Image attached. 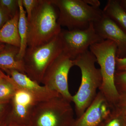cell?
<instances>
[{
  "label": "cell",
  "instance_id": "2e32d148",
  "mask_svg": "<svg viewBox=\"0 0 126 126\" xmlns=\"http://www.w3.org/2000/svg\"><path fill=\"white\" fill-rule=\"evenodd\" d=\"M18 1L19 12L18 28L20 39V45L17 58L22 60L27 48L28 21L26 12L22 4V0H18Z\"/></svg>",
  "mask_w": 126,
  "mask_h": 126
},
{
  "label": "cell",
  "instance_id": "cb8c5ba5",
  "mask_svg": "<svg viewBox=\"0 0 126 126\" xmlns=\"http://www.w3.org/2000/svg\"><path fill=\"white\" fill-rule=\"evenodd\" d=\"M11 18L0 5V30Z\"/></svg>",
  "mask_w": 126,
  "mask_h": 126
},
{
  "label": "cell",
  "instance_id": "d4e9b609",
  "mask_svg": "<svg viewBox=\"0 0 126 126\" xmlns=\"http://www.w3.org/2000/svg\"><path fill=\"white\" fill-rule=\"evenodd\" d=\"M116 70H126V58L121 59L116 57Z\"/></svg>",
  "mask_w": 126,
  "mask_h": 126
},
{
  "label": "cell",
  "instance_id": "6da1fadb",
  "mask_svg": "<svg viewBox=\"0 0 126 126\" xmlns=\"http://www.w3.org/2000/svg\"><path fill=\"white\" fill-rule=\"evenodd\" d=\"M58 9L51 0H39L28 20L27 47L45 44L58 36L61 26Z\"/></svg>",
  "mask_w": 126,
  "mask_h": 126
},
{
  "label": "cell",
  "instance_id": "7a4b0ae2",
  "mask_svg": "<svg viewBox=\"0 0 126 126\" xmlns=\"http://www.w3.org/2000/svg\"><path fill=\"white\" fill-rule=\"evenodd\" d=\"M74 65L81 70V84L77 93L72 96L77 118L85 111L96 97L97 90L101 86L102 77L100 69L95 66L96 59L88 50L73 60Z\"/></svg>",
  "mask_w": 126,
  "mask_h": 126
},
{
  "label": "cell",
  "instance_id": "7402d4cb",
  "mask_svg": "<svg viewBox=\"0 0 126 126\" xmlns=\"http://www.w3.org/2000/svg\"><path fill=\"white\" fill-rule=\"evenodd\" d=\"M39 0H22L23 7L25 9L28 21L31 18L32 12L38 4Z\"/></svg>",
  "mask_w": 126,
  "mask_h": 126
},
{
  "label": "cell",
  "instance_id": "4fadbf2b",
  "mask_svg": "<svg viewBox=\"0 0 126 126\" xmlns=\"http://www.w3.org/2000/svg\"><path fill=\"white\" fill-rule=\"evenodd\" d=\"M19 50V47L5 44L4 48L0 50V70L5 72L8 70H16L25 74L23 60H19L17 58Z\"/></svg>",
  "mask_w": 126,
  "mask_h": 126
},
{
  "label": "cell",
  "instance_id": "4dcf8cb0",
  "mask_svg": "<svg viewBox=\"0 0 126 126\" xmlns=\"http://www.w3.org/2000/svg\"><path fill=\"white\" fill-rule=\"evenodd\" d=\"M1 44H1V43H0V45Z\"/></svg>",
  "mask_w": 126,
  "mask_h": 126
},
{
  "label": "cell",
  "instance_id": "8992f818",
  "mask_svg": "<svg viewBox=\"0 0 126 126\" xmlns=\"http://www.w3.org/2000/svg\"><path fill=\"white\" fill-rule=\"evenodd\" d=\"M63 52L59 34L45 44L27 47L23 59L25 74L41 83L47 69Z\"/></svg>",
  "mask_w": 126,
  "mask_h": 126
},
{
  "label": "cell",
  "instance_id": "9c48e42d",
  "mask_svg": "<svg viewBox=\"0 0 126 126\" xmlns=\"http://www.w3.org/2000/svg\"><path fill=\"white\" fill-rule=\"evenodd\" d=\"M11 102V111L7 124L29 126L32 111L38 102L29 93L19 87Z\"/></svg>",
  "mask_w": 126,
  "mask_h": 126
},
{
  "label": "cell",
  "instance_id": "7c38bea8",
  "mask_svg": "<svg viewBox=\"0 0 126 126\" xmlns=\"http://www.w3.org/2000/svg\"><path fill=\"white\" fill-rule=\"evenodd\" d=\"M18 87L31 94L38 102L45 101L60 95L45 86L32 80L26 74L14 70L5 71Z\"/></svg>",
  "mask_w": 126,
  "mask_h": 126
},
{
  "label": "cell",
  "instance_id": "4316f807",
  "mask_svg": "<svg viewBox=\"0 0 126 126\" xmlns=\"http://www.w3.org/2000/svg\"><path fill=\"white\" fill-rule=\"evenodd\" d=\"M23 126V125H19L15 123H10L9 124H5L4 126Z\"/></svg>",
  "mask_w": 126,
  "mask_h": 126
},
{
  "label": "cell",
  "instance_id": "f1b7e54d",
  "mask_svg": "<svg viewBox=\"0 0 126 126\" xmlns=\"http://www.w3.org/2000/svg\"><path fill=\"white\" fill-rule=\"evenodd\" d=\"M5 46V44H1L0 45V50L4 48Z\"/></svg>",
  "mask_w": 126,
  "mask_h": 126
},
{
  "label": "cell",
  "instance_id": "5bb4252c",
  "mask_svg": "<svg viewBox=\"0 0 126 126\" xmlns=\"http://www.w3.org/2000/svg\"><path fill=\"white\" fill-rule=\"evenodd\" d=\"M19 15V11L0 30V43L20 48V39L18 28Z\"/></svg>",
  "mask_w": 126,
  "mask_h": 126
},
{
  "label": "cell",
  "instance_id": "ba28073f",
  "mask_svg": "<svg viewBox=\"0 0 126 126\" xmlns=\"http://www.w3.org/2000/svg\"><path fill=\"white\" fill-rule=\"evenodd\" d=\"M63 52L72 60L88 50L91 45L104 40L94 29V23L85 30H61L59 34Z\"/></svg>",
  "mask_w": 126,
  "mask_h": 126
},
{
  "label": "cell",
  "instance_id": "44dd1931",
  "mask_svg": "<svg viewBox=\"0 0 126 126\" xmlns=\"http://www.w3.org/2000/svg\"><path fill=\"white\" fill-rule=\"evenodd\" d=\"M119 96L115 108L126 116V89L118 90Z\"/></svg>",
  "mask_w": 126,
  "mask_h": 126
},
{
  "label": "cell",
  "instance_id": "d6986e66",
  "mask_svg": "<svg viewBox=\"0 0 126 126\" xmlns=\"http://www.w3.org/2000/svg\"><path fill=\"white\" fill-rule=\"evenodd\" d=\"M18 0H0V5L10 16L13 18L19 11Z\"/></svg>",
  "mask_w": 126,
  "mask_h": 126
},
{
  "label": "cell",
  "instance_id": "5b68a950",
  "mask_svg": "<svg viewBox=\"0 0 126 126\" xmlns=\"http://www.w3.org/2000/svg\"><path fill=\"white\" fill-rule=\"evenodd\" d=\"M71 102L61 95L36 104L29 126H72L74 112Z\"/></svg>",
  "mask_w": 126,
  "mask_h": 126
},
{
  "label": "cell",
  "instance_id": "ffe728a7",
  "mask_svg": "<svg viewBox=\"0 0 126 126\" xmlns=\"http://www.w3.org/2000/svg\"><path fill=\"white\" fill-rule=\"evenodd\" d=\"M115 82L118 90L126 89V70H116Z\"/></svg>",
  "mask_w": 126,
  "mask_h": 126
},
{
  "label": "cell",
  "instance_id": "52a82bcc",
  "mask_svg": "<svg viewBox=\"0 0 126 126\" xmlns=\"http://www.w3.org/2000/svg\"><path fill=\"white\" fill-rule=\"evenodd\" d=\"M74 66L73 60L63 52L47 69L41 83L72 102V95L69 90L68 77L70 69Z\"/></svg>",
  "mask_w": 126,
  "mask_h": 126
},
{
  "label": "cell",
  "instance_id": "f546056e",
  "mask_svg": "<svg viewBox=\"0 0 126 126\" xmlns=\"http://www.w3.org/2000/svg\"><path fill=\"white\" fill-rule=\"evenodd\" d=\"M125 120H126V115H125Z\"/></svg>",
  "mask_w": 126,
  "mask_h": 126
},
{
  "label": "cell",
  "instance_id": "484cf974",
  "mask_svg": "<svg viewBox=\"0 0 126 126\" xmlns=\"http://www.w3.org/2000/svg\"><path fill=\"white\" fill-rule=\"evenodd\" d=\"M88 4L95 7H99L101 3L98 0H84Z\"/></svg>",
  "mask_w": 126,
  "mask_h": 126
},
{
  "label": "cell",
  "instance_id": "30bf717a",
  "mask_svg": "<svg viewBox=\"0 0 126 126\" xmlns=\"http://www.w3.org/2000/svg\"><path fill=\"white\" fill-rule=\"evenodd\" d=\"M114 108L99 91L82 115L75 119L72 126H99Z\"/></svg>",
  "mask_w": 126,
  "mask_h": 126
},
{
  "label": "cell",
  "instance_id": "ac0fdd59",
  "mask_svg": "<svg viewBox=\"0 0 126 126\" xmlns=\"http://www.w3.org/2000/svg\"><path fill=\"white\" fill-rule=\"evenodd\" d=\"M99 126H126L125 116L114 108L108 117Z\"/></svg>",
  "mask_w": 126,
  "mask_h": 126
},
{
  "label": "cell",
  "instance_id": "3957f363",
  "mask_svg": "<svg viewBox=\"0 0 126 126\" xmlns=\"http://www.w3.org/2000/svg\"><path fill=\"white\" fill-rule=\"evenodd\" d=\"M89 49L96 57L97 62L100 66L102 83L99 91L115 107L119 96L115 82L116 70V45L112 41L105 40L94 44L89 47Z\"/></svg>",
  "mask_w": 126,
  "mask_h": 126
},
{
  "label": "cell",
  "instance_id": "e0dca14e",
  "mask_svg": "<svg viewBox=\"0 0 126 126\" xmlns=\"http://www.w3.org/2000/svg\"><path fill=\"white\" fill-rule=\"evenodd\" d=\"M18 88L10 77L3 73L0 77V101H10Z\"/></svg>",
  "mask_w": 126,
  "mask_h": 126
},
{
  "label": "cell",
  "instance_id": "83f0119b",
  "mask_svg": "<svg viewBox=\"0 0 126 126\" xmlns=\"http://www.w3.org/2000/svg\"><path fill=\"white\" fill-rule=\"evenodd\" d=\"M122 6L126 11V0H120Z\"/></svg>",
  "mask_w": 126,
  "mask_h": 126
},
{
  "label": "cell",
  "instance_id": "277c9868",
  "mask_svg": "<svg viewBox=\"0 0 126 126\" xmlns=\"http://www.w3.org/2000/svg\"><path fill=\"white\" fill-rule=\"evenodd\" d=\"M58 9V22L69 31L85 30L103 16L99 7L89 5L84 0H51Z\"/></svg>",
  "mask_w": 126,
  "mask_h": 126
},
{
  "label": "cell",
  "instance_id": "603a6c76",
  "mask_svg": "<svg viewBox=\"0 0 126 126\" xmlns=\"http://www.w3.org/2000/svg\"><path fill=\"white\" fill-rule=\"evenodd\" d=\"M10 101H0V126L7 124L8 118H6V109Z\"/></svg>",
  "mask_w": 126,
  "mask_h": 126
},
{
  "label": "cell",
  "instance_id": "8fae6325",
  "mask_svg": "<svg viewBox=\"0 0 126 126\" xmlns=\"http://www.w3.org/2000/svg\"><path fill=\"white\" fill-rule=\"evenodd\" d=\"M94 25L97 33L104 40L112 41L116 45L117 57L126 58V32L104 14L100 19L94 23Z\"/></svg>",
  "mask_w": 126,
  "mask_h": 126
},
{
  "label": "cell",
  "instance_id": "9a60e30c",
  "mask_svg": "<svg viewBox=\"0 0 126 126\" xmlns=\"http://www.w3.org/2000/svg\"><path fill=\"white\" fill-rule=\"evenodd\" d=\"M102 10L104 15L126 33V11L122 6L120 0H108Z\"/></svg>",
  "mask_w": 126,
  "mask_h": 126
}]
</instances>
